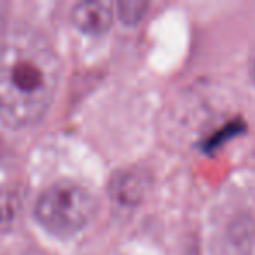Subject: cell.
Returning <instances> with one entry per match:
<instances>
[{"label": "cell", "mask_w": 255, "mask_h": 255, "mask_svg": "<svg viewBox=\"0 0 255 255\" xmlns=\"http://www.w3.org/2000/svg\"><path fill=\"white\" fill-rule=\"evenodd\" d=\"M147 7H149V4L147 2H140V0H126V2H119L116 5L117 16L126 25H136L143 18Z\"/></svg>", "instance_id": "cell-5"}, {"label": "cell", "mask_w": 255, "mask_h": 255, "mask_svg": "<svg viewBox=\"0 0 255 255\" xmlns=\"http://www.w3.org/2000/svg\"><path fill=\"white\" fill-rule=\"evenodd\" d=\"M60 81V60L47 37L30 26L12 30L0 46V119L11 128L39 123Z\"/></svg>", "instance_id": "cell-1"}, {"label": "cell", "mask_w": 255, "mask_h": 255, "mask_svg": "<svg viewBox=\"0 0 255 255\" xmlns=\"http://www.w3.org/2000/svg\"><path fill=\"white\" fill-rule=\"evenodd\" d=\"M149 178L140 170H126L117 173L110 182L114 199L123 206H135L145 194Z\"/></svg>", "instance_id": "cell-4"}, {"label": "cell", "mask_w": 255, "mask_h": 255, "mask_svg": "<svg viewBox=\"0 0 255 255\" xmlns=\"http://www.w3.org/2000/svg\"><path fill=\"white\" fill-rule=\"evenodd\" d=\"M35 219L56 236H70L82 231L96 213V199L88 187L61 180L44 189L35 201Z\"/></svg>", "instance_id": "cell-2"}, {"label": "cell", "mask_w": 255, "mask_h": 255, "mask_svg": "<svg viewBox=\"0 0 255 255\" xmlns=\"http://www.w3.org/2000/svg\"><path fill=\"white\" fill-rule=\"evenodd\" d=\"M0 9H2V5H0ZM2 18H4V14H2V11H0V23H2Z\"/></svg>", "instance_id": "cell-7"}, {"label": "cell", "mask_w": 255, "mask_h": 255, "mask_svg": "<svg viewBox=\"0 0 255 255\" xmlns=\"http://www.w3.org/2000/svg\"><path fill=\"white\" fill-rule=\"evenodd\" d=\"M114 19L112 5L103 0H88L79 2L72 9V23L81 32L98 35L110 28Z\"/></svg>", "instance_id": "cell-3"}, {"label": "cell", "mask_w": 255, "mask_h": 255, "mask_svg": "<svg viewBox=\"0 0 255 255\" xmlns=\"http://www.w3.org/2000/svg\"><path fill=\"white\" fill-rule=\"evenodd\" d=\"M250 74H252V79L255 82V53L252 54V60H250Z\"/></svg>", "instance_id": "cell-6"}]
</instances>
